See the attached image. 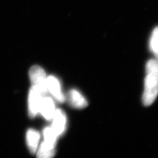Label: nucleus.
I'll use <instances>...</instances> for the list:
<instances>
[{"label": "nucleus", "instance_id": "nucleus-7", "mask_svg": "<svg viewBox=\"0 0 158 158\" xmlns=\"http://www.w3.org/2000/svg\"><path fill=\"white\" fill-rule=\"evenodd\" d=\"M56 111L55 105L53 100L48 96H44L40 106V113L48 121L53 118Z\"/></svg>", "mask_w": 158, "mask_h": 158}, {"label": "nucleus", "instance_id": "nucleus-9", "mask_svg": "<svg viewBox=\"0 0 158 158\" xmlns=\"http://www.w3.org/2000/svg\"><path fill=\"white\" fill-rule=\"evenodd\" d=\"M37 157L40 158H51L55 155V147H51L45 142H42L40 148L36 151Z\"/></svg>", "mask_w": 158, "mask_h": 158}, {"label": "nucleus", "instance_id": "nucleus-10", "mask_svg": "<svg viewBox=\"0 0 158 158\" xmlns=\"http://www.w3.org/2000/svg\"><path fill=\"white\" fill-rule=\"evenodd\" d=\"M44 142L51 147H55L58 135L52 127H46L43 131Z\"/></svg>", "mask_w": 158, "mask_h": 158}, {"label": "nucleus", "instance_id": "nucleus-4", "mask_svg": "<svg viewBox=\"0 0 158 158\" xmlns=\"http://www.w3.org/2000/svg\"><path fill=\"white\" fill-rule=\"evenodd\" d=\"M47 89L57 102L60 103L65 102L66 97L63 93L61 84L55 76H50L47 77Z\"/></svg>", "mask_w": 158, "mask_h": 158}, {"label": "nucleus", "instance_id": "nucleus-6", "mask_svg": "<svg viewBox=\"0 0 158 158\" xmlns=\"http://www.w3.org/2000/svg\"><path fill=\"white\" fill-rule=\"evenodd\" d=\"M69 104L77 109H83L88 106V102L80 91L76 89H72L69 91L66 97Z\"/></svg>", "mask_w": 158, "mask_h": 158}, {"label": "nucleus", "instance_id": "nucleus-5", "mask_svg": "<svg viewBox=\"0 0 158 158\" xmlns=\"http://www.w3.org/2000/svg\"><path fill=\"white\" fill-rule=\"evenodd\" d=\"M52 120V128L58 136L62 135L66 130L67 126V117L65 113L60 109H57Z\"/></svg>", "mask_w": 158, "mask_h": 158}, {"label": "nucleus", "instance_id": "nucleus-2", "mask_svg": "<svg viewBox=\"0 0 158 158\" xmlns=\"http://www.w3.org/2000/svg\"><path fill=\"white\" fill-rule=\"evenodd\" d=\"M30 80L32 85L36 87L44 96L48 93L47 77L45 70L40 66L35 65L29 72Z\"/></svg>", "mask_w": 158, "mask_h": 158}, {"label": "nucleus", "instance_id": "nucleus-11", "mask_svg": "<svg viewBox=\"0 0 158 158\" xmlns=\"http://www.w3.org/2000/svg\"><path fill=\"white\" fill-rule=\"evenodd\" d=\"M149 49L155 58L158 60V27L153 31L149 40Z\"/></svg>", "mask_w": 158, "mask_h": 158}, {"label": "nucleus", "instance_id": "nucleus-1", "mask_svg": "<svg viewBox=\"0 0 158 158\" xmlns=\"http://www.w3.org/2000/svg\"><path fill=\"white\" fill-rule=\"evenodd\" d=\"M146 77L142 102L145 106L152 105L158 96V60L152 59L146 64Z\"/></svg>", "mask_w": 158, "mask_h": 158}, {"label": "nucleus", "instance_id": "nucleus-8", "mask_svg": "<svg viewBox=\"0 0 158 158\" xmlns=\"http://www.w3.org/2000/svg\"><path fill=\"white\" fill-rule=\"evenodd\" d=\"M27 143L29 150L32 153L36 152L40 141V134L34 129H29L27 132Z\"/></svg>", "mask_w": 158, "mask_h": 158}, {"label": "nucleus", "instance_id": "nucleus-3", "mask_svg": "<svg viewBox=\"0 0 158 158\" xmlns=\"http://www.w3.org/2000/svg\"><path fill=\"white\" fill-rule=\"evenodd\" d=\"M43 97L39 90L32 85L28 95V113L31 118L35 117L40 113V106Z\"/></svg>", "mask_w": 158, "mask_h": 158}]
</instances>
